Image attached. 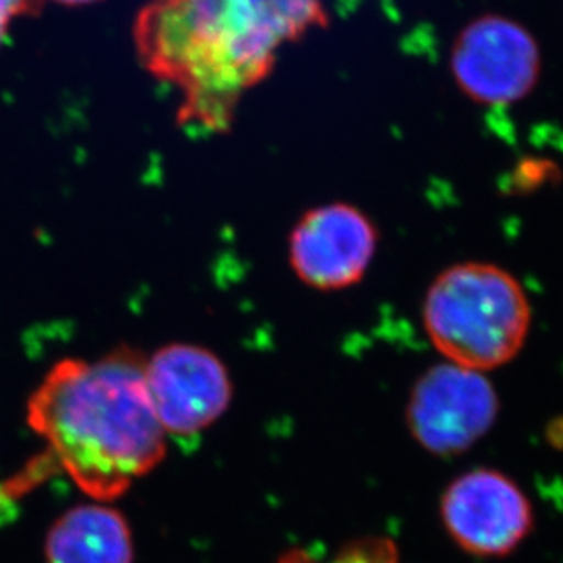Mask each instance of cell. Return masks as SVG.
<instances>
[{
  "label": "cell",
  "mask_w": 563,
  "mask_h": 563,
  "mask_svg": "<svg viewBox=\"0 0 563 563\" xmlns=\"http://www.w3.org/2000/svg\"><path fill=\"white\" fill-rule=\"evenodd\" d=\"M27 426L46 441L55 465L102 504L152 473L168 449L144 360L132 351L54 365L27 399Z\"/></svg>",
  "instance_id": "cell-2"
},
{
  "label": "cell",
  "mask_w": 563,
  "mask_h": 563,
  "mask_svg": "<svg viewBox=\"0 0 563 563\" xmlns=\"http://www.w3.org/2000/svg\"><path fill=\"white\" fill-rule=\"evenodd\" d=\"M451 69L465 96L500 107L529 96L540 74V52L531 33L518 22L485 15L457 35Z\"/></svg>",
  "instance_id": "cell-7"
},
{
  "label": "cell",
  "mask_w": 563,
  "mask_h": 563,
  "mask_svg": "<svg viewBox=\"0 0 563 563\" xmlns=\"http://www.w3.org/2000/svg\"><path fill=\"white\" fill-rule=\"evenodd\" d=\"M324 22L323 0H155L135 41L146 68L181 93L187 124L216 132L283 46Z\"/></svg>",
  "instance_id": "cell-1"
},
{
  "label": "cell",
  "mask_w": 563,
  "mask_h": 563,
  "mask_svg": "<svg viewBox=\"0 0 563 563\" xmlns=\"http://www.w3.org/2000/svg\"><path fill=\"white\" fill-rule=\"evenodd\" d=\"M498 412L500 399L484 373L445 362L415 383L405 418L421 449L456 456L489 434Z\"/></svg>",
  "instance_id": "cell-4"
},
{
  "label": "cell",
  "mask_w": 563,
  "mask_h": 563,
  "mask_svg": "<svg viewBox=\"0 0 563 563\" xmlns=\"http://www.w3.org/2000/svg\"><path fill=\"white\" fill-rule=\"evenodd\" d=\"M441 523L463 553L504 559L526 542L534 527L529 496L498 468H471L446 485Z\"/></svg>",
  "instance_id": "cell-5"
},
{
  "label": "cell",
  "mask_w": 563,
  "mask_h": 563,
  "mask_svg": "<svg viewBox=\"0 0 563 563\" xmlns=\"http://www.w3.org/2000/svg\"><path fill=\"white\" fill-rule=\"evenodd\" d=\"M144 377L166 437L196 440L229 410L232 379L213 352L196 345H168L144 360Z\"/></svg>",
  "instance_id": "cell-6"
},
{
  "label": "cell",
  "mask_w": 563,
  "mask_h": 563,
  "mask_svg": "<svg viewBox=\"0 0 563 563\" xmlns=\"http://www.w3.org/2000/svg\"><path fill=\"white\" fill-rule=\"evenodd\" d=\"M55 2H60V4L80 5L90 4V2H97V0H55Z\"/></svg>",
  "instance_id": "cell-12"
},
{
  "label": "cell",
  "mask_w": 563,
  "mask_h": 563,
  "mask_svg": "<svg viewBox=\"0 0 563 563\" xmlns=\"http://www.w3.org/2000/svg\"><path fill=\"white\" fill-rule=\"evenodd\" d=\"M44 554L48 563H133L132 531L108 504L77 505L52 526Z\"/></svg>",
  "instance_id": "cell-9"
},
{
  "label": "cell",
  "mask_w": 563,
  "mask_h": 563,
  "mask_svg": "<svg viewBox=\"0 0 563 563\" xmlns=\"http://www.w3.org/2000/svg\"><path fill=\"white\" fill-rule=\"evenodd\" d=\"M376 245V229L365 213L345 202H332L305 213L292 230L288 254L305 285L341 290L365 276Z\"/></svg>",
  "instance_id": "cell-8"
},
{
  "label": "cell",
  "mask_w": 563,
  "mask_h": 563,
  "mask_svg": "<svg viewBox=\"0 0 563 563\" xmlns=\"http://www.w3.org/2000/svg\"><path fill=\"white\" fill-rule=\"evenodd\" d=\"M277 563H399V549L390 537H363L343 543L334 553L290 549Z\"/></svg>",
  "instance_id": "cell-10"
},
{
  "label": "cell",
  "mask_w": 563,
  "mask_h": 563,
  "mask_svg": "<svg viewBox=\"0 0 563 563\" xmlns=\"http://www.w3.org/2000/svg\"><path fill=\"white\" fill-rule=\"evenodd\" d=\"M423 327L445 362L485 374L518 356L531 329V303L500 266L463 263L432 283Z\"/></svg>",
  "instance_id": "cell-3"
},
{
  "label": "cell",
  "mask_w": 563,
  "mask_h": 563,
  "mask_svg": "<svg viewBox=\"0 0 563 563\" xmlns=\"http://www.w3.org/2000/svg\"><path fill=\"white\" fill-rule=\"evenodd\" d=\"M27 4H30V0H0V44L4 41L11 22L24 13Z\"/></svg>",
  "instance_id": "cell-11"
}]
</instances>
